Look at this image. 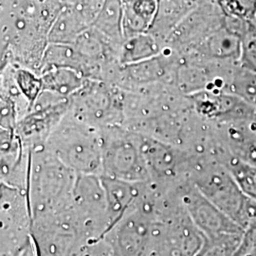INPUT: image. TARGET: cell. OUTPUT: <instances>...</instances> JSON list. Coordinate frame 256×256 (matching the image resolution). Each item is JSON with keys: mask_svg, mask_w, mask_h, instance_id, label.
Wrapping results in <instances>:
<instances>
[{"mask_svg": "<svg viewBox=\"0 0 256 256\" xmlns=\"http://www.w3.org/2000/svg\"><path fill=\"white\" fill-rule=\"evenodd\" d=\"M194 185L243 230L256 226V202L242 192L226 165L205 160L194 165Z\"/></svg>", "mask_w": 256, "mask_h": 256, "instance_id": "obj_1", "label": "cell"}, {"mask_svg": "<svg viewBox=\"0 0 256 256\" xmlns=\"http://www.w3.org/2000/svg\"><path fill=\"white\" fill-rule=\"evenodd\" d=\"M50 136L52 154L74 173L96 174L102 170L104 138L96 128L70 113L64 115Z\"/></svg>", "mask_w": 256, "mask_h": 256, "instance_id": "obj_2", "label": "cell"}, {"mask_svg": "<svg viewBox=\"0 0 256 256\" xmlns=\"http://www.w3.org/2000/svg\"><path fill=\"white\" fill-rule=\"evenodd\" d=\"M74 172L52 153L34 158L30 165L28 203L34 218L63 209L72 202Z\"/></svg>", "mask_w": 256, "mask_h": 256, "instance_id": "obj_3", "label": "cell"}, {"mask_svg": "<svg viewBox=\"0 0 256 256\" xmlns=\"http://www.w3.org/2000/svg\"><path fill=\"white\" fill-rule=\"evenodd\" d=\"M104 140L102 170L106 176L131 183L146 182L150 172L140 148V138L115 131Z\"/></svg>", "mask_w": 256, "mask_h": 256, "instance_id": "obj_4", "label": "cell"}, {"mask_svg": "<svg viewBox=\"0 0 256 256\" xmlns=\"http://www.w3.org/2000/svg\"><path fill=\"white\" fill-rule=\"evenodd\" d=\"M72 207L84 227H111L110 205L106 191L97 174H80L75 182Z\"/></svg>", "mask_w": 256, "mask_h": 256, "instance_id": "obj_5", "label": "cell"}, {"mask_svg": "<svg viewBox=\"0 0 256 256\" xmlns=\"http://www.w3.org/2000/svg\"><path fill=\"white\" fill-rule=\"evenodd\" d=\"M180 198L189 216L205 238L246 232L207 200L194 185L183 191Z\"/></svg>", "mask_w": 256, "mask_h": 256, "instance_id": "obj_6", "label": "cell"}, {"mask_svg": "<svg viewBox=\"0 0 256 256\" xmlns=\"http://www.w3.org/2000/svg\"><path fill=\"white\" fill-rule=\"evenodd\" d=\"M210 0H158V10L149 34L164 48L165 42L184 19Z\"/></svg>", "mask_w": 256, "mask_h": 256, "instance_id": "obj_7", "label": "cell"}, {"mask_svg": "<svg viewBox=\"0 0 256 256\" xmlns=\"http://www.w3.org/2000/svg\"><path fill=\"white\" fill-rule=\"evenodd\" d=\"M156 10L158 0H124V38L148 32Z\"/></svg>", "mask_w": 256, "mask_h": 256, "instance_id": "obj_8", "label": "cell"}, {"mask_svg": "<svg viewBox=\"0 0 256 256\" xmlns=\"http://www.w3.org/2000/svg\"><path fill=\"white\" fill-rule=\"evenodd\" d=\"M90 26L74 5L64 6L55 19L48 34V43L74 45Z\"/></svg>", "mask_w": 256, "mask_h": 256, "instance_id": "obj_9", "label": "cell"}, {"mask_svg": "<svg viewBox=\"0 0 256 256\" xmlns=\"http://www.w3.org/2000/svg\"><path fill=\"white\" fill-rule=\"evenodd\" d=\"M162 50V45L149 32L128 37L120 48V64L128 66L149 60L160 54Z\"/></svg>", "mask_w": 256, "mask_h": 256, "instance_id": "obj_10", "label": "cell"}, {"mask_svg": "<svg viewBox=\"0 0 256 256\" xmlns=\"http://www.w3.org/2000/svg\"><path fill=\"white\" fill-rule=\"evenodd\" d=\"M43 92H52L58 96L72 97L79 92L88 79L72 68H52L41 74Z\"/></svg>", "mask_w": 256, "mask_h": 256, "instance_id": "obj_11", "label": "cell"}, {"mask_svg": "<svg viewBox=\"0 0 256 256\" xmlns=\"http://www.w3.org/2000/svg\"><path fill=\"white\" fill-rule=\"evenodd\" d=\"M124 0H106L92 27L114 44L122 46Z\"/></svg>", "mask_w": 256, "mask_h": 256, "instance_id": "obj_12", "label": "cell"}, {"mask_svg": "<svg viewBox=\"0 0 256 256\" xmlns=\"http://www.w3.org/2000/svg\"><path fill=\"white\" fill-rule=\"evenodd\" d=\"M238 186L248 198L256 202V166L248 164L234 156L226 162Z\"/></svg>", "mask_w": 256, "mask_h": 256, "instance_id": "obj_13", "label": "cell"}, {"mask_svg": "<svg viewBox=\"0 0 256 256\" xmlns=\"http://www.w3.org/2000/svg\"><path fill=\"white\" fill-rule=\"evenodd\" d=\"M14 76L20 92L30 102L32 110L38 97L43 92L41 75L25 68L14 66Z\"/></svg>", "mask_w": 256, "mask_h": 256, "instance_id": "obj_14", "label": "cell"}, {"mask_svg": "<svg viewBox=\"0 0 256 256\" xmlns=\"http://www.w3.org/2000/svg\"><path fill=\"white\" fill-rule=\"evenodd\" d=\"M104 1L106 0H77L74 6L92 27L94 21L101 12Z\"/></svg>", "mask_w": 256, "mask_h": 256, "instance_id": "obj_15", "label": "cell"}, {"mask_svg": "<svg viewBox=\"0 0 256 256\" xmlns=\"http://www.w3.org/2000/svg\"><path fill=\"white\" fill-rule=\"evenodd\" d=\"M56 2L62 4L63 6H70V5H74V3L77 1V0H54Z\"/></svg>", "mask_w": 256, "mask_h": 256, "instance_id": "obj_16", "label": "cell"}]
</instances>
